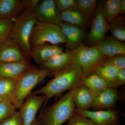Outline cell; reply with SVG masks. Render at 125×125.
Masks as SVG:
<instances>
[{"label":"cell","instance_id":"1","mask_svg":"<svg viewBox=\"0 0 125 125\" xmlns=\"http://www.w3.org/2000/svg\"><path fill=\"white\" fill-rule=\"evenodd\" d=\"M54 78L43 87L32 92L37 95L44 94L46 99L43 107L46 106L48 101L54 96H59L67 90H72L82 85L83 73L80 67L73 63L69 67L52 74Z\"/></svg>","mask_w":125,"mask_h":125},{"label":"cell","instance_id":"2","mask_svg":"<svg viewBox=\"0 0 125 125\" xmlns=\"http://www.w3.org/2000/svg\"><path fill=\"white\" fill-rule=\"evenodd\" d=\"M73 90L58 101L43 108L38 119L42 125H62L74 113L75 105L73 99Z\"/></svg>","mask_w":125,"mask_h":125},{"label":"cell","instance_id":"3","mask_svg":"<svg viewBox=\"0 0 125 125\" xmlns=\"http://www.w3.org/2000/svg\"><path fill=\"white\" fill-rule=\"evenodd\" d=\"M37 22L34 12L25 10L13 20L11 38L20 47L28 61L31 59L30 37Z\"/></svg>","mask_w":125,"mask_h":125},{"label":"cell","instance_id":"4","mask_svg":"<svg viewBox=\"0 0 125 125\" xmlns=\"http://www.w3.org/2000/svg\"><path fill=\"white\" fill-rule=\"evenodd\" d=\"M49 76H52L49 72L32 65L29 69L19 77L12 101L16 109H20L34 88Z\"/></svg>","mask_w":125,"mask_h":125},{"label":"cell","instance_id":"5","mask_svg":"<svg viewBox=\"0 0 125 125\" xmlns=\"http://www.w3.org/2000/svg\"><path fill=\"white\" fill-rule=\"evenodd\" d=\"M72 52L73 62L80 67L84 77L94 71L107 58L97 46L87 47L82 44Z\"/></svg>","mask_w":125,"mask_h":125},{"label":"cell","instance_id":"6","mask_svg":"<svg viewBox=\"0 0 125 125\" xmlns=\"http://www.w3.org/2000/svg\"><path fill=\"white\" fill-rule=\"evenodd\" d=\"M48 43L54 45L65 43L60 26L54 24L37 22L30 37L31 48Z\"/></svg>","mask_w":125,"mask_h":125},{"label":"cell","instance_id":"7","mask_svg":"<svg viewBox=\"0 0 125 125\" xmlns=\"http://www.w3.org/2000/svg\"><path fill=\"white\" fill-rule=\"evenodd\" d=\"M105 1H98L95 16L93 19L87 41L91 46L102 42L108 31V24L103 15L102 8Z\"/></svg>","mask_w":125,"mask_h":125},{"label":"cell","instance_id":"8","mask_svg":"<svg viewBox=\"0 0 125 125\" xmlns=\"http://www.w3.org/2000/svg\"><path fill=\"white\" fill-rule=\"evenodd\" d=\"M74 112L85 117L97 125H120V114L113 109L91 111L75 108Z\"/></svg>","mask_w":125,"mask_h":125},{"label":"cell","instance_id":"9","mask_svg":"<svg viewBox=\"0 0 125 125\" xmlns=\"http://www.w3.org/2000/svg\"><path fill=\"white\" fill-rule=\"evenodd\" d=\"M34 13L37 22L58 25L62 22L60 12L54 0H40Z\"/></svg>","mask_w":125,"mask_h":125},{"label":"cell","instance_id":"10","mask_svg":"<svg viewBox=\"0 0 125 125\" xmlns=\"http://www.w3.org/2000/svg\"><path fill=\"white\" fill-rule=\"evenodd\" d=\"M46 99L44 94L38 96L31 94L27 97L19 111L22 120L23 125H32L36 119L39 109Z\"/></svg>","mask_w":125,"mask_h":125},{"label":"cell","instance_id":"11","mask_svg":"<svg viewBox=\"0 0 125 125\" xmlns=\"http://www.w3.org/2000/svg\"><path fill=\"white\" fill-rule=\"evenodd\" d=\"M26 60H27L20 47L11 38L0 43V63L20 62Z\"/></svg>","mask_w":125,"mask_h":125},{"label":"cell","instance_id":"12","mask_svg":"<svg viewBox=\"0 0 125 125\" xmlns=\"http://www.w3.org/2000/svg\"><path fill=\"white\" fill-rule=\"evenodd\" d=\"M59 25L64 37L66 47L69 51L82 45L85 34L82 27L64 22Z\"/></svg>","mask_w":125,"mask_h":125},{"label":"cell","instance_id":"13","mask_svg":"<svg viewBox=\"0 0 125 125\" xmlns=\"http://www.w3.org/2000/svg\"><path fill=\"white\" fill-rule=\"evenodd\" d=\"M119 93L116 88H107L94 94L92 107L96 110L112 109L119 98Z\"/></svg>","mask_w":125,"mask_h":125},{"label":"cell","instance_id":"14","mask_svg":"<svg viewBox=\"0 0 125 125\" xmlns=\"http://www.w3.org/2000/svg\"><path fill=\"white\" fill-rule=\"evenodd\" d=\"M62 52L63 48L58 45L44 43L31 48V58L40 66L54 56Z\"/></svg>","mask_w":125,"mask_h":125},{"label":"cell","instance_id":"15","mask_svg":"<svg viewBox=\"0 0 125 125\" xmlns=\"http://www.w3.org/2000/svg\"><path fill=\"white\" fill-rule=\"evenodd\" d=\"M73 63L72 51L62 52L54 56L41 66L39 68L46 70L52 74L64 70Z\"/></svg>","mask_w":125,"mask_h":125},{"label":"cell","instance_id":"16","mask_svg":"<svg viewBox=\"0 0 125 125\" xmlns=\"http://www.w3.org/2000/svg\"><path fill=\"white\" fill-rule=\"evenodd\" d=\"M32 65L27 60L0 63V79L18 78L29 69Z\"/></svg>","mask_w":125,"mask_h":125},{"label":"cell","instance_id":"17","mask_svg":"<svg viewBox=\"0 0 125 125\" xmlns=\"http://www.w3.org/2000/svg\"><path fill=\"white\" fill-rule=\"evenodd\" d=\"M97 46L107 58L125 54V42L119 41L111 36H106L102 42Z\"/></svg>","mask_w":125,"mask_h":125},{"label":"cell","instance_id":"18","mask_svg":"<svg viewBox=\"0 0 125 125\" xmlns=\"http://www.w3.org/2000/svg\"><path fill=\"white\" fill-rule=\"evenodd\" d=\"M94 94L82 84L73 90V99L75 106L78 108L88 110L92 107Z\"/></svg>","mask_w":125,"mask_h":125},{"label":"cell","instance_id":"19","mask_svg":"<svg viewBox=\"0 0 125 125\" xmlns=\"http://www.w3.org/2000/svg\"><path fill=\"white\" fill-rule=\"evenodd\" d=\"M23 10V0H0V19L14 20Z\"/></svg>","mask_w":125,"mask_h":125},{"label":"cell","instance_id":"20","mask_svg":"<svg viewBox=\"0 0 125 125\" xmlns=\"http://www.w3.org/2000/svg\"><path fill=\"white\" fill-rule=\"evenodd\" d=\"M60 18L62 22L82 28L87 25L89 21L83 14L76 8H72L60 12Z\"/></svg>","mask_w":125,"mask_h":125},{"label":"cell","instance_id":"21","mask_svg":"<svg viewBox=\"0 0 125 125\" xmlns=\"http://www.w3.org/2000/svg\"><path fill=\"white\" fill-rule=\"evenodd\" d=\"M82 84L94 93L108 88L107 83L94 71L83 78Z\"/></svg>","mask_w":125,"mask_h":125},{"label":"cell","instance_id":"22","mask_svg":"<svg viewBox=\"0 0 125 125\" xmlns=\"http://www.w3.org/2000/svg\"><path fill=\"white\" fill-rule=\"evenodd\" d=\"M18 78L0 79V97L2 101L12 103Z\"/></svg>","mask_w":125,"mask_h":125},{"label":"cell","instance_id":"23","mask_svg":"<svg viewBox=\"0 0 125 125\" xmlns=\"http://www.w3.org/2000/svg\"><path fill=\"white\" fill-rule=\"evenodd\" d=\"M108 31L114 38L121 42L125 41V18L118 15L108 23Z\"/></svg>","mask_w":125,"mask_h":125},{"label":"cell","instance_id":"24","mask_svg":"<svg viewBox=\"0 0 125 125\" xmlns=\"http://www.w3.org/2000/svg\"><path fill=\"white\" fill-rule=\"evenodd\" d=\"M120 0H107L102 8L103 15L108 23L120 15Z\"/></svg>","mask_w":125,"mask_h":125},{"label":"cell","instance_id":"25","mask_svg":"<svg viewBox=\"0 0 125 125\" xmlns=\"http://www.w3.org/2000/svg\"><path fill=\"white\" fill-rule=\"evenodd\" d=\"M97 0H76V9L80 10L88 20L94 19L97 9Z\"/></svg>","mask_w":125,"mask_h":125},{"label":"cell","instance_id":"26","mask_svg":"<svg viewBox=\"0 0 125 125\" xmlns=\"http://www.w3.org/2000/svg\"><path fill=\"white\" fill-rule=\"evenodd\" d=\"M119 70L109 66H100L94 71L98 74L107 83L108 88H110L115 79Z\"/></svg>","mask_w":125,"mask_h":125},{"label":"cell","instance_id":"27","mask_svg":"<svg viewBox=\"0 0 125 125\" xmlns=\"http://www.w3.org/2000/svg\"><path fill=\"white\" fill-rule=\"evenodd\" d=\"M13 24V20L0 19V43L11 38Z\"/></svg>","mask_w":125,"mask_h":125},{"label":"cell","instance_id":"28","mask_svg":"<svg viewBox=\"0 0 125 125\" xmlns=\"http://www.w3.org/2000/svg\"><path fill=\"white\" fill-rule=\"evenodd\" d=\"M101 66H109L119 70L125 69V54L107 58Z\"/></svg>","mask_w":125,"mask_h":125},{"label":"cell","instance_id":"29","mask_svg":"<svg viewBox=\"0 0 125 125\" xmlns=\"http://www.w3.org/2000/svg\"><path fill=\"white\" fill-rule=\"evenodd\" d=\"M16 109L11 103L2 101L0 102V124L11 115Z\"/></svg>","mask_w":125,"mask_h":125},{"label":"cell","instance_id":"30","mask_svg":"<svg viewBox=\"0 0 125 125\" xmlns=\"http://www.w3.org/2000/svg\"><path fill=\"white\" fill-rule=\"evenodd\" d=\"M68 125H97L89 119L74 112L68 120Z\"/></svg>","mask_w":125,"mask_h":125},{"label":"cell","instance_id":"31","mask_svg":"<svg viewBox=\"0 0 125 125\" xmlns=\"http://www.w3.org/2000/svg\"><path fill=\"white\" fill-rule=\"evenodd\" d=\"M60 12L72 8H76V0H54Z\"/></svg>","mask_w":125,"mask_h":125},{"label":"cell","instance_id":"32","mask_svg":"<svg viewBox=\"0 0 125 125\" xmlns=\"http://www.w3.org/2000/svg\"><path fill=\"white\" fill-rule=\"evenodd\" d=\"M0 125H23V121L19 111H16L10 116L0 124Z\"/></svg>","mask_w":125,"mask_h":125},{"label":"cell","instance_id":"33","mask_svg":"<svg viewBox=\"0 0 125 125\" xmlns=\"http://www.w3.org/2000/svg\"><path fill=\"white\" fill-rule=\"evenodd\" d=\"M125 84V69L119 70L114 83L109 88H116Z\"/></svg>","mask_w":125,"mask_h":125},{"label":"cell","instance_id":"34","mask_svg":"<svg viewBox=\"0 0 125 125\" xmlns=\"http://www.w3.org/2000/svg\"><path fill=\"white\" fill-rule=\"evenodd\" d=\"M40 0H23L24 10L34 11Z\"/></svg>","mask_w":125,"mask_h":125},{"label":"cell","instance_id":"35","mask_svg":"<svg viewBox=\"0 0 125 125\" xmlns=\"http://www.w3.org/2000/svg\"><path fill=\"white\" fill-rule=\"evenodd\" d=\"M125 13V0H120V15H123Z\"/></svg>","mask_w":125,"mask_h":125},{"label":"cell","instance_id":"36","mask_svg":"<svg viewBox=\"0 0 125 125\" xmlns=\"http://www.w3.org/2000/svg\"><path fill=\"white\" fill-rule=\"evenodd\" d=\"M31 125H41L37 118H36Z\"/></svg>","mask_w":125,"mask_h":125},{"label":"cell","instance_id":"37","mask_svg":"<svg viewBox=\"0 0 125 125\" xmlns=\"http://www.w3.org/2000/svg\"><path fill=\"white\" fill-rule=\"evenodd\" d=\"M2 101V99H1V98L0 97V102Z\"/></svg>","mask_w":125,"mask_h":125}]
</instances>
